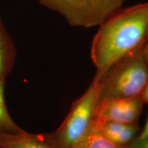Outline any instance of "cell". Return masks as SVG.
Returning a JSON list of instances; mask_svg holds the SVG:
<instances>
[{
  "mask_svg": "<svg viewBox=\"0 0 148 148\" xmlns=\"http://www.w3.org/2000/svg\"><path fill=\"white\" fill-rule=\"evenodd\" d=\"M147 33L148 2L120 9L101 23L90 49L95 78L100 80L116 62L143 49Z\"/></svg>",
  "mask_w": 148,
  "mask_h": 148,
  "instance_id": "6da1fadb",
  "label": "cell"
},
{
  "mask_svg": "<svg viewBox=\"0 0 148 148\" xmlns=\"http://www.w3.org/2000/svg\"><path fill=\"white\" fill-rule=\"evenodd\" d=\"M100 80L94 77L88 89L72 104L67 116L54 132L38 134L53 148H73L84 137L95 119L99 100Z\"/></svg>",
  "mask_w": 148,
  "mask_h": 148,
  "instance_id": "7a4b0ae2",
  "label": "cell"
},
{
  "mask_svg": "<svg viewBox=\"0 0 148 148\" xmlns=\"http://www.w3.org/2000/svg\"><path fill=\"white\" fill-rule=\"evenodd\" d=\"M143 49L116 62L105 73L100 79L99 102L113 98L141 96L148 82V66Z\"/></svg>",
  "mask_w": 148,
  "mask_h": 148,
  "instance_id": "3957f363",
  "label": "cell"
},
{
  "mask_svg": "<svg viewBox=\"0 0 148 148\" xmlns=\"http://www.w3.org/2000/svg\"><path fill=\"white\" fill-rule=\"evenodd\" d=\"M72 26H99L122 8L125 0H38Z\"/></svg>",
  "mask_w": 148,
  "mask_h": 148,
  "instance_id": "277c9868",
  "label": "cell"
},
{
  "mask_svg": "<svg viewBox=\"0 0 148 148\" xmlns=\"http://www.w3.org/2000/svg\"><path fill=\"white\" fill-rule=\"evenodd\" d=\"M143 104L141 96L104 99L98 103L95 119L128 123H136Z\"/></svg>",
  "mask_w": 148,
  "mask_h": 148,
  "instance_id": "5b68a950",
  "label": "cell"
},
{
  "mask_svg": "<svg viewBox=\"0 0 148 148\" xmlns=\"http://www.w3.org/2000/svg\"><path fill=\"white\" fill-rule=\"evenodd\" d=\"M94 121L101 132L110 141L117 145L128 146L139 134L138 122L128 123L95 119Z\"/></svg>",
  "mask_w": 148,
  "mask_h": 148,
  "instance_id": "8992f818",
  "label": "cell"
},
{
  "mask_svg": "<svg viewBox=\"0 0 148 148\" xmlns=\"http://www.w3.org/2000/svg\"><path fill=\"white\" fill-rule=\"evenodd\" d=\"M17 50L15 44L0 16V79H5L16 62Z\"/></svg>",
  "mask_w": 148,
  "mask_h": 148,
  "instance_id": "52a82bcc",
  "label": "cell"
},
{
  "mask_svg": "<svg viewBox=\"0 0 148 148\" xmlns=\"http://www.w3.org/2000/svg\"><path fill=\"white\" fill-rule=\"evenodd\" d=\"M0 148H53L46 144L38 134L23 130L8 134L0 132Z\"/></svg>",
  "mask_w": 148,
  "mask_h": 148,
  "instance_id": "ba28073f",
  "label": "cell"
},
{
  "mask_svg": "<svg viewBox=\"0 0 148 148\" xmlns=\"http://www.w3.org/2000/svg\"><path fill=\"white\" fill-rule=\"evenodd\" d=\"M110 141L99 130L95 121H92L89 130L76 145L73 148H127Z\"/></svg>",
  "mask_w": 148,
  "mask_h": 148,
  "instance_id": "9c48e42d",
  "label": "cell"
},
{
  "mask_svg": "<svg viewBox=\"0 0 148 148\" xmlns=\"http://www.w3.org/2000/svg\"><path fill=\"white\" fill-rule=\"evenodd\" d=\"M5 79H0V132L18 133L24 130L15 123L9 114L4 97Z\"/></svg>",
  "mask_w": 148,
  "mask_h": 148,
  "instance_id": "30bf717a",
  "label": "cell"
},
{
  "mask_svg": "<svg viewBox=\"0 0 148 148\" xmlns=\"http://www.w3.org/2000/svg\"><path fill=\"white\" fill-rule=\"evenodd\" d=\"M127 148H148V137L143 139L136 138Z\"/></svg>",
  "mask_w": 148,
  "mask_h": 148,
  "instance_id": "8fae6325",
  "label": "cell"
},
{
  "mask_svg": "<svg viewBox=\"0 0 148 148\" xmlns=\"http://www.w3.org/2000/svg\"><path fill=\"white\" fill-rule=\"evenodd\" d=\"M147 137H148V116L145 124V126H144L143 129L142 130L141 132L139 133L137 138H138V139H143V138H145Z\"/></svg>",
  "mask_w": 148,
  "mask_h": 148,
  "instance_id": "7c38bea8",
  "label": "cell"
},
{
  "mask_svg": "<svg viewBox=\"0 0 148 148\" xmlns=\"http://www.w3.org/2000/svg\"><path fill=\"white\" fill-rule=\"evenodd\" d=\"M142 99H143L144 103H147L148 104V82L146 84L145 88H144L143 92H142L141 95Z\"/></svg>",
  "mask_w": 148,
  "mask_h": 148,
  "instance_id": "4fadbf2b",
  "label": "cell"
},
{
  "mask_svg": "<svg viewBox=\"0 0 148 148\" xmlns=\"http://www.w3.org/2000/svg\"><path fill=\"white\" fill-rule=\"evenodd\" d=\"M143 56L144 58H145L146 63H147V66H148V45H145V47H144L143 51Z\"/></svg>",
  "mask_w": 148,
  "mask_h": 148,
  "instance_id": "5bb4252c",
  "label": "cell"
},
{
  "mask_svg": "<svg viewBox=\"0 0 148 148\" xmlns=\"http://www.w3.org/2000/svg\"><path fill=\"white\" fill-rule=\"evenodd\" d=\"M145 45H148V33H147V42H146Z\"/></svg>",
  "mask_w": 148,
  "mask_h": 148,
  "instance_id": "9a60e30c",
  "label": "cell"
}]
</instances>
